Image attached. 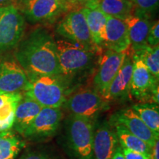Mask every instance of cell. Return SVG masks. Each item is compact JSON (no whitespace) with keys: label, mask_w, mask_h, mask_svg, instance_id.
Here are the masks:
<instances>
[{"label":"cell","mask_w":159,"mask_h":159,"mask_svg":"<svg viewBox=\"0 0 159 159\" xmlns=\"http://www.w3.org/2000/svg\"><path fill=\"white\" fill-rule=\"evenodd\" d=\"M75 5L71 0H19L17 8L25 19L35 23L54 21Z\"/></svg>","instance_id":"obj_5"},{"label":"cell","mask_w":159,"mask_h":159,"mask_svg":"<svg viewBox=\"0 0 159 159\" xmlns=\"http://www.w3.org/2000/svg\"><path fill=\"white\" fill-rule=\"evenodd\" d=\"M114 125L118 142L122 148L152 155V147L129 132L122 125L119 124Z\"/></svg>","instance_id":"obj_21"},{"label":"cell","mask_w":159,"mask_h":159,"mask_svg":"<svg viewBox=\"0 0 159 159\" xmlns=\"http://www.w3.org/2000/svg\"><path fill=\"white\" fill-rule=\"evenodd\" d=\"M18 1H19V0H18Z\"/></svg>","instance_id":"obj_38"},{"label":"cell","mask_w":159,"mask_h":159,"mask_svg":"<svg viewBox=\"0 0 159 159\" xmlns=\"http://www.w3.org/2000/svg\"><path fill=\"white\" fill-rule=\"evenodd\" d=\"M66 108L77 116L93 119L106 108L107 101L94 89H81L66 99Z\"/></svg>","instance_id":"obj_10"},{"label":"cell","mask_w":159,"mask_h":159,"mask_svg":"<svg viewBox=\"0 0 159 159\" xmlns=\"http://www.w3.org/2000/svg\"><path fill=\"white\" fill-rule=\"evenodd\" d=\"M19 159H63L58 155L48 150H30L24 152Z\"/></svg>","instance_id":"obj_26"},{"label":"cell","mask_w":159,"mask_h":159,"mask_svg":"<svg viewBox=\"0 0 159 159\" xmlns=\"http://www.w3.org/2000/svg\"><path fill=\"white\" fill-rule=\"evenodd\" d=\"M134 14L147 16L150 17L152 12L158 7L159 0H134Z\"/></svg>","instance_id":"obj_25"},{"label":"cell","mask_w":159,"mask_h":159,"mask_svg":"<svg viewBox=\"0 0 159 159\" xmlns=\"http://www.w3.org/2000/svg\"><path fill=\"white\" fill-rule=\"evenodd\" d=\"M71 1H72V0H71ZM72 2H73V1H72ZM74 3H75V2H74Z\"/></svg>","instance_id":"obj_37"},{"label":"cell","mask_w":159,"mask_h":159,"mask_svg":"<svg viewBox=\"0 0 159 159\" xmlns=\"http://www.w3.org/2000/svg\"><path fill=\"white\" fill-rule=\"evenodd\" d=\"M18 0H0V7H8L13 6L17 7Z\"/></svg>","instance_id":"obj_30"},{"label":"cell","mask_w":159,"mask_h":159,"mask_svg":"<svg viewBox=\"0 0 159 159\" xmlns=\"http://www.w3.org/2000/svg\"><path fill=\"white\" fill-rule=\"evenodd\" d=\"M144 124L157 134H159L158 105L155 103H139L131 108Z\"/></svg>","instance_id":"obj_23"},{"label":"cell","mask_w":159,"mask_h":159,"mask_svg":"<svg viewBox=\"0 0 159 159\" xmlns=\"http://www.w3.org/2000/svg\"><path fill=\"white\" fill-rule=\"evenodd\" d=\"M129 1H130V2H133V1H134V0H129Z\"/></svg>","instance_id":"obj_36"},{"label":"cell","mask_w":159,"mask_h":159,"mask_svg":"<svg viewBox=\"0 0 159 159\" xmlns=\"http://www.w3.org/2000/svg\"><path fill=\"white\" fill-rule=\"evenodd\" d=\"M55 43L61 76L73 77L85 72L92 67L97 52L64 39L57 40Z\"/></svg>","instance_id":"obj_4"},{"label":"cell","mask_w":159,"mask_h":159,"mask_svg":"<svg viewBox=\"0 0 159 159\" xmlns=\"http://www.w3.org/2000/svg\"><path fill=\"white\" fill-rule=\"evenodd\" d=\"M130 47L128 30L124 20L107 16L104 48L123 52Z\"/></svg>","instance_id":"obj_14"},{"label":"cell","mask_w":159,"mask_h":159,"mask_svg":"<svg viewBox=\"0 0 159 159\" xmlns=\"http://www.w3.org/2000/svg\"><path fill=\"white\" fill-rule=\"evenodd\" d=\"M27 84V75L14 55L0 53V92L23 93Z\"/></svg>","instance_id":"obj_8"},{"label":"cell","mask_w":159,"mask_h":159,"mask_svg":"<svg viewBox=\"0 0 159 159\" xmlns=\"http://www.w3.org/2000/svg\"><path fill=\"white\" fill-rule=\"evenodd\" d=\"M25 29V18L16 7H8L0 18V53L16 48Z\"/></svg>","instance_id":"obj_9"},{"label":"cell","mask_w":159,"mask_h":159,"mask_svg":"<svg viewBox=\"0 0 159 159\" xmlns=\"http://www.w3.org/2000/svg\"><path fill=\"white\" fill-rule=\"evenodd\" d=\"M127 51L117 52L107 49L99 60V67L94 78L95 90L105 99L111 82L122 66Z\"/></svg>","instance_id":"obj_12"},{"label":"cell","mask_w":159,"mask_h":159,"mask_svg":"<svg viewBox=\"0 0 159 159\" xmlns=\"http://www.w3.org/2000/svg\"><path fill=\"white\" fill-rule=\"evenodd\" d=\"M158 150H159V139L156 141L153 146H152V159H159V154H158Z\"/></svg>","instance_id":"obj_31"},{"label":"cell","mask_w":159,"mask_h":159,"mask_svg":"<svg viewBox=\"0 0 159 159\" xmlns=\"http://www.w3.org/2000/svg\"><path fill=\"white\" fill-rule=\"evenodd\" d=\"M122 148V147H121ZM122 153L125 159H152L151 155H148L137 151L130 150L128 149L122 148Z\"/></svg>","instance_id":"obj_28"},{"label":"cell","mask_w":159,"mask_h":159,"mask_svg":"<svg viewBox=\"0 0 159 159\" xmlns=\"http://www.w3.org/2000/svg\"><path fill=\"white\" fill-rule=\"evenodd\" d=\"M88 25L91 36L94 44L100 52L104 48L107 15L98 8L91 9L89 7L81 8Z\"/></svg>","instance_id":"obj_19"},{"label":"cell","mask_w":159,"mask_h":159,"mask_svg":"<svg viewBox=\"0 0 159 159\" xmlns=\"http://www.w3.org/2000/svg\"><path fill=\"white\" fill-rule=\"evenodd\" d=\"M94 122L87 117L71 114L66 123L68 149L74 159H94Z\"/></svg>","instance_id":"obj_3"},{"label":"cell","mask_w":159,"mask_h":159,"mask_svg":"<svg viewBox=\"0 0 159 159\" xmlns=\"http://www.w3.org/2000/svg\"><path fill=\"white\" fill-rule=\"evenodd\" d=\"M111 119L113 125H122L129 132L142 139L152 148L159 139V134L151 130L131 108L119 111Z\"/></svg>","instance_id":"obj_13"},{"label":"cell","mask_w":159,"mask_h":159,"mask_svg":"<svg viewBox=\"0 0 159 159\" xmlns=\"http://www.w3.org/2000/svg\"><path fill=\"white\" fill-rule=\"evenodd\" d=\"M159 43V23L158 21L151 25L150 31L147 38V44L150 47L158 46Z\"/></svg>","instance_id":"obj_27"},{"label":"cell","mask_w":159,"mask_h":159,"mask_svg":"<svg viewBox=\"0 0 159 159\" xmlns=\"http://www.w3.org/2000/svg\"><path fill=\"white\" fill-rule=\"evenodd\" d=\"M116 131L111 123L103 122L94 129L93 141L94 159H111L118 147Z\"/></svg>","instance_id":"obj_15"},{"label":"cell","mask_w":159,"mask_h":159,"mask_svg":"<svg viewBox=\"0 0 159 159\" xmlns=\"http://www.w3.org/2000/svg\"><path fill=\"white\" fill-rule=\"evenodd\" d=\"M111 159H125V157L123 156L122 150L121 146H118L115 150L114 156Z\"/></svg>","instance_id":"obj_32"},{"label":"cell","mask_w":159,"mask_h":159,"mask_svg":"<svg viewBox=\"0 0 159 159\" xmlns=\"http://www.w3.org/2000/svg\"><path fill=\"white\" fill-rule=\"evenodd\" d=\"M58 35L101 54L94 44L82 10H72L61 20L56 27Z\"/></svg>","instance_id":"obj_6"},{"label":"cell","mask_w":159,"mask_h":159,"mask_svg":"<svg viewBox=\"0 0 159 159\" xmlns=\"http://www.w3.org/2000/svg\"><path fill=\"white\" fill-rule=\"evenodd\" d=\"M144 63L148 70L158 80L159 78V47L147 45L140 50L134 52Z\"/></svg>","instance_id":"obj_24"},{"label":"cell","mask_w":159,"mask_h":159,"mask_svg":"<svg viewBox=\"0 0 159 159\" xmlns=\"http://www.w3.org/2000/svg\"><path fill=\"white\" fill-rule=\"evenodd\" d=\"M7 8V7H0V18H1L2 16L3 15V13H5Z\"/></svg>","instance_id":"obj_35"},{"label":"cell","mask_w":159,"mask_h":159,"mask_svg":"<svg viewBox=\"0 0 159 159\" xmlns=\"http://www.w3.org/2000/svg\"><path fill=\"white\" fill-rule=\"evenodd\" d=\"M14 56L27 75H60L55 40L43 27H38L22 38Z\"/></svg>","instance_id":"obj_1"},{"label":"cell","mask_w":159,"mask_h":159,"mask_svg":"<svg viewBox=\"0 0 159 159\" xmlns=\"http://www.w3.org/2000/svg\"><path fill=\"white\" fill-rule=\"evenodd\" d=\"M97 8L109 16L125 20L134 13V5L129 0H101Z\"/></svg>","instance_id":"obj_22"},{"label":"cell","mask_w":159,"mask_h":159,"mask_svg":"<svg viewBox=\"0 0 159 159\" xmlns=\"http://www.w3.org/2000/svg\"><path fill=\"white\" fill-rule=\"evenodd\" d=\"M25 143L12 130L0 133V159H15Z\"/></svg>","instance_id":"obj_20"},{"label":"cell","mask_w":159,"mask_h":159,"mask_svg":"<svg viewBox=\"0 0 159 159\" xmlns=\"http://www.w3.org/2000/svg\"><path fill=\"white\" fill-rule=\"evenodd\" d=\"M128 30L130 47L134 52L144 48L147 45V38L152 25L150 17L133 13L125 20Z\"/></svg>","instance_id":"obj_17"},{"label":"cell","mask_w":159,"mask_h":159,"mask_svg":"<svg viewBox=\"0 0 159 159\" xmlns=\"http://www.w3.org/2000/svg\"><path fill=\"white\" fill-rule=\"evenodd\" d=\"M134 52L128 53L122 66L109 86L105 100H122L130 94V83L134 69Z\"/></svg>","instance_id":"obj_16"},{"label":"cell","mask_w":159,"mask_h":159,"mask_svg":"<svg viewBox=\"0 0 159 159\" xmlns=\"http://www.w3.org/2000/svg\"><path fill=\"white\" fill-rule=\"evenodd\" d=\"M134 69L130 83L131 94L140 100L151 99L158 105V80L150 73L143 61L134 53Z\"/></svg>","instance_id":"obj_7"},{"label":"cell","mask_w":159,"mask_h":159,"mask_svg":"<svg viewBox=\"0 0 159 159\" xmlns=\"http://www.w3.org/2000/svg\"><path fill=\"white\" fill-rule=\"evenodd\" d=\"M22 93H14V94H8V93L0 92V108L3 106L5 103L9 101L13 100L17 97L21 96Z\"/></svg>","instance_id":"obj_29"},{"label":"cell","mask_w":159,"mask_h":159,"mask_svg":"<svg viewBox=\"0 0 159 159\" xmlns=\"http://www.w3.org/2000/svg\"><path fill=\"white\" fill-rule=\"evenodd\" d=\"M75 4H83L85 7H87L91 2V0H72Z\"/></svg>","instance_id":"obj_34"},{"label":"cell","mask_w":159,"mask_h":159,"mask_svg":"<svg viewBox=\"0 0 159 159\" xmlns=\"http://www.w3.org/2000/svg\"><path fill=\"white\" fill-rule=\"evenodd\" d=\"M100 1L101 0H91V2L89 4L87 7H89V8H91V9L97 8V6Z\"/></svg>","instance_id":"obj_33"},{"label":"cell","mask_w":159,"mask_h":159,"mask_svg":"<svg viewBox=\"0 0 159 159\" xmlns=\"http://www.w3.org/2000/svg\"><path fill=\"white\" fill-rule=\"evenodd\" d=\"M43 107L33 99L22 93V97L18 103L15 111V119L13 128L17 134L22 136L35 116Z\"/></svg>","instance_id":"obj_18"},{"label":"cell","mask_w":159,"mask_h":159,"mask_svg":"<svg viewBox=\"0 0 159 159\" xmlns=\"http://www.w3.org/2000/svg\"><path fill=\"white\" fill-rule=\"evenodd\" d=\"M62 117L61 108L43 107L22 136L32 142H41L49 139L56 134Z\"/></svg>","instance_id":"obj_11"},{"label":"cell","mask_w":159,"mask_h":159,"mask_svg":"<svg viewBox=\"0 0 159 159\" xmlns=\"http://www.w3.org/2000/svg\"><path fill=\"white\" fill-rule=\"evenodd\" d=\"M28 84L23 93L44 108L62 106L66 100L65 83L60 75H27Z\"/></svg>","instance_id":"obj_2"}]
</instances>
